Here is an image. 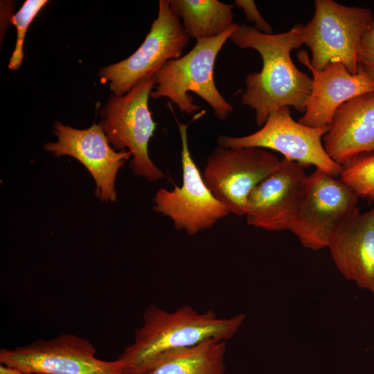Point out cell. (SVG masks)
Returning <instances> with one entry per match:
<instances>
[{
    "mask_svg": "<svg viewBox=\"0 0 374 374\" xmlns=\"http://www.w3.org/2000/svg\"><path fill=\"white\" fill-rule=\"evenodd\" d=\"M303 25L296 24L278 34H265L255 27L238 24L229 39L240 48L257 51L262 61L259 72L247 75L242 104L255 111L258 125L283 107L304 112L311 93L312 78L300 71L291 58V51L303 44Z\"/></svg>",
    "mask_w": 374,
    "mask_h": 374,
    "instance_id": "obj_1",
    "label": "cell"
},
{
    "mask_svg": "<svg viewBox=\"0 0 374 374\" xmlns=\"http://www.w3.org/2000/svg\"><path fill=\"white\" fill-rule=\"evenodd\" d=\"M245 318L242 313L219 317L213 310L199 312L188 305L170 312L150 305L133 342L118 358L123 363V374H141L160 356L208 339L229 340Z\"/></svg>",
    "mask_w": 374,
    "mask_h": 374,
    "instance_id": "obj_2",
    "label": "cell"
},
{
    "mask_svg": "<svg viewBox=\"0 0 374 374\" xmlns=\"http://www.w3.org/2000/svg\"><path fill=\"white\" fill-rule=\"evenodd\" d=\"M233 24L217 37L196 40L194 47L186 55L165 64L156 73L153 98H167L187 114L199 110L189 91L197 94L213 109L215 116L224 121L233 107L222 96L214 80V67L218 53L235 31Z\"/></svg>",
    "mask_w": 374,
    "mask_h": 374,
    "instance_id": "obj_3",
    "label": "cell"
},
{
    "mask_svg": "<svg viewBox=\"0 0 374 374\" xmlns=\"http://www.w3.org/2000/svg\"><path fill=\"white\" fill-rule=\"evenodd\" d=\"M373 24V13L368 8L316 0L314 15L303 29V44L311 51V65L322 70L339 62L357 74L359 47Z\"/></svg>",
    "mask_w": 374,
    "mask_h": 374,
    "instance_id": "obj_4",
    "label": "cell"
},
{
    "mask_svg": "<svg viewBox=\"0 0 374 374\" xmlns=\"http://www.w3.org/2000/svg\"><path fill=\"white\" fill-rule=\"evenodd\" d=\"M155 84V73L144 78L125 94L112 95L101 112L102 127L109 143L115 150L127 149L132 154L130 167L134 173L150 181L165 177L148 152L156 129L148 98Z\"/></svg>",
    "mask_w": 374,
    "mask_h": 374,
    "instance_id": "obj_5",
    "label": "cell"
},
{
    "mask_svg": "<svg viewBox=\"0 0 374 374\" xmlns=\"http://www.w3.org/2000/svg\"><path fill=\"white\" fill-rule=\"evenodd\" d=\"M329 126L312 127L294 121L289 107L272 112L258 131L246 136L220 135L217 143L224 148H259L283 155V159L305 166H314L337 177L341 166L327 154L323 138Z\"/></svg>",
    "mask_w": 374,
    "mask_h": 374,
    "instance_id": "obj_6",
    "label": "cell"
},
{
    "mask_svg": "<svg viewBox=\"0 0 374 374\" xmlns=\"http://www.w3.org/2000/svg\"><path fill=\"white\" fill-rule=\"evenodd\" d=\"M96 353L88 339L63 334L13 349L1 348L0 362L30 374H123L121 360H103Z\"/></svg>",
    "mask_w": 374,
    "mask_h": 374,
    "instance_id": "obj_7",
    "label": "cell"
},
{
    "mask_svg": "<svg viewBox=\"0 0 374 374\" xmlns=\"http://www.w3.org/2000/svg\"><path fill=\"white\" fill-rule=\"evenodd\" d=\"M282 159L259 148L216 147L206 159L203 179L230 213L245 215L251 190L275 172Z\"/></svg>",
    "mask_w": 374,
    "mask_h": 374,
    "instance_id": "obj_8",
    "label": "cell"
},
{
    "mask_svg": "<svg viewBox=\"0 0 374 374\" xmlns=\"http://www.w3.org/2000/svg\"><path fill=\"white\" fill-rule=\"evenodd\" d=\"M189 40L169 1L160 0L157 17L142 44L127 58L102 68L99 72L101 81L109 82L114 94L124 95L168 62L181 57Z\"/></svg>",
    "mask_w": 374,
    "mask_h": 374,
    "instance_id": "obj_9",
    "label": "cell"
},
{
    "mask_svg": "<svg viewBox=\"0 0 374 374\" xmlns=\"http://www.w3.org/2000/svg\"><path fill=\"white\" fill-rule=\"evenodd\" d=\"M177 122L181 142L182 185L172 190L160 188L153 198V210L168 217L174 227L195 235L211 228L230 212L204 182L189 150L188 124Z\"/></svg>",
    "mask_w": 374,
    "mask_h": 374,
    "instance_id": "obj_10",
    "label": "cell"
},
{
    "mask_svg": "<svg viewBox=\"0 0 374 374\" xmlns=\"http://www.w3.org/2000/svg\"><path fill=\"white\" fill-rule=\"evenodd\" d=\"M359 198L341 179L316 169L308 175L290 231L307 249L317 251L327 247L334 231L357 207Z\"/></svg>",
    "mask_w": 374,
    "mask_h": 374,
    "instance_id": "obj_11",
    "label": "cell"
},
{
    "mask_svg": "<svg viewBox=\"0 0 374 374\" xmlns=\"http://www.w3.org/2000/svg\"><path fill=\"white\" fill-rule=\"evenodd\" d=\"M308 181L303 166L282 159L280 167L250 193L247 223L269 231H290Z\"/></svg>",
    "mask_w": 374,
    "mask_h": 374,
    "instance_id": "obj_12",
    "label": "cell"
},
{
    "mask_svg": "<svg viewBox=\"0 0 374 374\" xmlns=\"http://www.w3.org/2000/svg\"><path fill=\"white\" fill-rule=\"evenodd\" d=\"M54 130L57 141L46 143L45 150L56 157L69 155L78 160L93 177L97 197L105 202H115L116 175L132 154L127 150L116 151L101 123L78 130L56 121Z\"/></svg>",
    "mask_w": 374,
    "mask_h": 374,
    "instance_id": "obj_13",
    "label": "cell"
},
{
    "mask_svg": "<svg viewBox=\"0 0 374 374\" xmlns=\"http://www.w3.org/2000/svg\"><path fill=\"white\" fill-rule=\"evenodd\" d=\"M298 60L312 74V87L303 115L298 122L312 127L329 126L337 109L346 101L374 91V82L358 71L350 73L341 63L333 62L322 70L314 69L306 51L297 54Z\"/></svg>",
    "mask_w": 374,
    "mask_h": 374,
    "instance_id": "obj_14",
    "label": "cell"
},
{
    "mask_svg": "<svg viewBox=\"0 0 374 374\" xmlns=\"http://www.w3.org/2000/svg\"><path fill=\"white\" fill-rule=\"evenodd\" d=\"M340 274L374 294V207L353 210L332 233L328 247Z\"/></svg>",
    "mask_w": 374,
    "mask_h": 374,
    "instance_id": "obj_15",
    "label": "cell"
},
{
    "mask_svg": "<svg viewBox=\"0 0 374 374\" xmlns=\"http://www.w3.org/2000/svg\"><path fill=\"white\" fill-rule=\"evenodd\" d=\"M323 144L340 166L359 154L374 151V91L357 96L337 109Z\"/></svg>",
    "mask_w": 374,
    "mask_h": 374,
    "instance_id": "obj_16",
    "label": "cell"
},
{
    "mask_svg": "<svg viewBox=\"0 0 374 374\" xmlns=\"http://www.w3.org/2000/svg\"><path fill=\"white\" fill-rule=\"evenodd\" d=\"M226 349V341L208 339L160 356L141 374H224Z\"/></svg>",
    "mask_w": 374,
    "mask_h": 374,
    "instance_id": "obj_17",
    "label": "cell"
},
{
    "mask_svg": "<svg viewBox=\"0 0 374 374\" xmlns=\"http://www.w3.org/2000/svg\"><path fill=\"white\" fill-rule=\"evenodd\" d=\"M168 1L173 12L182 20V26L190 38H213L234 24L233 4L217 0Z\"/></svg>",
    "mask_w": 374,
    "mask_h": 374,
    "instance_id": "obj_18",
    "label": "cell"
},
{
    "mask_svg": "<svg viewBox=\"0 0 374 374\" xmlns=\"http://www.w3.org/2000/svg\"><path fill=\"white\" fill-rule=\"evenodd\" d=\"M339 177L359 197L374 200V151L359 154L342 164Z\"/></svg>",
    "mask_w": 374,
    "mask_h": 374,
    "instance_id": "obj_19",
    "label": "cell"
},
{
    "mask_svg": "<svg viewBox=\"0 0 374 374\" xmlns=\"http://www.w3.org/2000/svg\"><path fill=\"white\" fill-rule=\"evenodd\" d=\"M47 2L46 0H27L21 8L11 17L10 20L17 28V41L8 64L10 69L16 70L22 64L23 46L27 29Z\"/></svg>",
    "mask_w": 374,
    "mask_h": 374,
    "instance_id": "obj_20",
    "label": "cell"
},
{
    "mask_svg": "<svg viewBox=\"0 0 374 374\" xmlns=\"http://www.w3.org/2000/svg\"><path fill=\"white\" fill-rule=\"evenodd\" d=\"M374 82V24L364 35L357 55V71Z\"/></svg>",
    "mask_w": 374,
    "mask_h": 374,
    "instance_id": "obj_21",
    "label": "cell"
},
{
    "mask_svg": "<svg viewBox=\"0 0 374 374\" xmlns=\"http://www.w3.org/2000/svg\"><path fill=\"white\" fill-rule=\"evenodd\" d=\"M235 4L242 10L246 19L249 22L255 24V28L265 34H272L271 25L262 17L258 9L252 0H235Z\"/></svg>",
    "mask_w": 374,
    "mask_h": 374,
    "instance_id": "obj_22",
    "label": "cell"
},
{
    "mask_svg": "<svg viewBox=\"0 0 374 374\" xmlns=\"http://www.w3.org/2000/svg\"><path fill=\"white\" fill-rule=\"evenodd\" d=\"M0 374H30L19 371L16 368H11L3 364L0 366Z\"/></svg>",
    "mask_w": 374,
    "mask_h": 374,
    "instance_id": "obj_23",
    "label": "cell"
}]
</instances>
